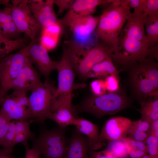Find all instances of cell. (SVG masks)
<instances>
[{"instance_id": "1", "label": "cell", "mask_w": 158, "mask_h": 158, "mask_svg": "<svg viewBox=\"0 0 158 158\" xmlns=\"http://www.w3.org/2000/svg\"><path fill=\"white\" fill-rule=\"evenodd\" d=\"M149 48L142 14L131 13L119 35L112 62L119 70L129 64L145 59L148 55Z\"/></svg>"}, {"instance_id": "2", "label": "cell", "mask_w": 158, "mask_h": 158, "mask_svg": "<svg viewBox=\"0 0 158 158\" xmlns=\"http://www.w3.org/2000/svg\"><path fill=\"white\" fill-rule=\"evenodd\" d=\"M99 17L91 15L84 17H73L61 19L62 24L69 28L70 39L65 42L69 58L75 69L88 52L96 44L92 41L95 35Z\"/></svg>"}, {"instance_id": "3", "label": "cell", "mask_w": 158, "mask_h": 158, "mask_svg": "<svg viewBox=\"0 0 158 158\" xmlns=\"http://www.w3.org/2000/svg\"><path fill=\"white\" fill-rule=\"evenodd\" d=\"M133 101L128 95L126 89L121 86L116 92H107L99 96H87L74 107L77 114L87 113L100 118L106 115H115L131 107Z\"/></svg>"}, {"instance_id": "4", "label": "cell", "mask_w": 158, "mask_h": 158, "mask_svg": "<svg viewBox=\"0 0 158 158\" xmlns=\"http://www.w3.org/2000/svg\"><path fill=\"white\" fill-rule=\"evenodd\" d=\"M131 13L122 0H113L99 17L95 30L98 40L112 48L114 52L119 35Z\"/></svg>"}, {"instance_id": "5", "label": "cell", "mask_w": 158, "mask_h": 158, "mask_svg": "<svg viewBox=\"0 0 158 158\" xmlns=\"http://www.w3.org/2000/svg\"><path fill=\"white\" fill-rule=\"evenodd\" d=\"M66 128L58 126L49 129L42 128L32 139V148L44 158H65L67 140Z\"/></svg>"}, {"instance_id": "6", "label": "cell", "mask_w": 158, "mask_h": 158, "mask_svg": "<svg viewBox=\"0 0 158 158\" xmlns=\"http://www.w3.org/2000/svg\"><path fill=\"white\" fill-rule=\"evenodd\" d=\"M119 72L126 74V84L130 97L139 104L150 96H158L145 72L143 61L131 63L123 67Z\"/></svg>"}, {"instance_id": "7", "label": "cell", "mask_w": 158, "mask_h": 158, "mask_svg": "<svg viewBox=\"0 0 158 158\" xmlns=\"http://www.w3.org/2000/svg\"><path fill=\"white\" fill-rule=\"evenodd\" d=\"M57 87L50 80L45 79L30 91L28 97L32 117L31 123H43L51 113Z\"/></svg>"}, {"instance_id": "8", "label": "cell", "mask_w": 158, "mask_h": 158, "mask_svg": "<svg viewBox=\"0 0 158 158\" xmlns=\"http://www.w3.org/2000/svg\"><path fill=\"white\" fill-rule=\"evenodd\" d=\"M56 70L58 72V87L50 113L63 106L72 105V92L75 73L65 47H63V55L59 61Z\"/></svg>"}, {"instance_id": "9", "label": "cell", "mask_w": 158, "mask_h": 158, "mask_svg": "<svg viewBox=\"0 0 158 158\" xmlns=\"http://www.w3.org/2000/svg\"><path fill=\"white\" fill-rule=\"evenodd\" d=\"M27 93L13 91L1 100L0 114L8 121L30 120L32 114Z\"/></svg>"}, {"instance_id": "10", "label": "cell", "mask_w": 158, "mask_h": 158, "mask_svg": "<svg viewBox=\"0 0 158 158\" xmlns=\"http://www.w3.org/2000/svg\"><path fill=\"white\" fill-rule=\"evenodd\" d=\"M10 7L13 20L19 31L33 40L37 37L42 29L28 7V0L11 1Z\"/></svg>"}, {"instance_id": "11", "label": "cell", "mask_w": 158, "mask_h": 158, "mask_svg": "<svg viewBox=\"0 0 158 158\" xmlns=\"http://www.w3.org/2000/svg\"><path fill=\"white\" fill-rule=\"evenodd\" d=\"M28 59L21 50L0 59V100L7 94L8 88Z\"/></svg>"}, {"instance_id": "12", "label": "cell", "mask_w": 158, "mask_h": 158, "mask_svg": "<svg viewBox=\"0 0 158 158\" xmlns=\"http://www.w3.org/2000/svg\"><path fill=\"white\" fill-rule=\"evenodd\" d=\"M21 50L45 79H49L51 72L56 70L59 61H53L50 58L47 50L41 44L40 37L32 40Z\"/></svg>"}, {"instance_id": "13", "label": "cell", "mask_w": 158, "mask_h": 158, "mask_svg": "<svg viewBox=\"0 0 158 158\" xmlns=\"http://www.w3.org/2000/svg\"><path fill=\"white\" fill-rule=\"evenodd\" d=\"M113 50L98 41L79 63L74 71L81 78L87 79L88 74L97 63L109 58H112Z\"/></svg>"}, {"instance_id": "14", "label": "cell", "mask_w": 158, "mask_h": 158, "mask_svg": "<svg viewBox=\"0 0 158 158\" xmlns=\"http://www.w3.org/2000/svg\"><path fill=\"white\" fill-rule=\"evenodd\" d=\"M54 4L53 0H28L29 8L42 29L59 21L54 11Z\"/></svg>"}, {"instance_id": "15", "label": "cell", "mask_w": 158, "mask_h": 158, "mask_svg": "<svg viewBox=\"0 0 158 158\" xmlns=\"http://www.w3.org/2000/svg\"><path fill=\"white\" fill-rule=\"evenodd\" d=\"M41 82L38 73L28 59L17 77L10 85L8 91L12 90L27 93Z\"/></svg>"}, {"instance_id": "16", "label": "cell", "mask_w": 158, "mask_h": 158, "mask_svg": "<svg viewBox=\"0 0 158 158\" xmlns=\"http://www.w3.org/2000/svg\"><path fill=\"white\" fill-rule=\"evenodd\" d=\"M131 121L125 117L115 116L107 120L99 133L100 138L104 140H122L127 137Z\"/></svg>"}, {"instance_id": "17", "label": "cell", "mask_w": 158, "mask_h": 158, "mask_svg": "<svg viewBox=\"0 0 158 158\" xmlns=\"http://www.w3.org/2000/svg\"><path fill=\"white\" fill-rule=\"evenodd\" d=\"M89 149L87 138L75 128L67 139L65 158H90Z\"/></svg>"}, {"instance_id": "18", "label": "cell", "mask_w": 158, "mask_h": 158, "mask_svg": "<svg viewBox=\"0 0 158 158\" xmlns=\"http://www.w3.org/2000/svg\"><path fill=\"white\" fill-rule=\"evenodd\" d=\"M74 126L79 132L87 138L90 149L96 151L106 145V141L99 137V128L97 125L86 119L78 117Z\"/></svg>"}, {"instance_id": "19", "label": "cell", "mask_w": 158, "mask_h": 158, "mask_svg": "<svg viewBox=\"0 0 158 158\" xmlns=\"http://www.w3.org/2000/svg\"><path fill=\"white\" fill-rule=\"evenodd\" d=\"M112 0H75L63 17H84L92 15L99 5L111 4Z\"/></svg>"}, {"instance_id": "20", "label": "cell", "mask_w": 158, "mask_h": 158, "mask_svg": "<svg viewBox=\"0 0 158 158\" xmlns=\"http://www.w3.org/2000/svg\"><path fill=\"white\" fill-rule=\"evenodd\" d=\"M78 117L74 106L72 105L60 107L50 113L48 118L55 122L59 128H65L69 125L74 126Z\"/></svg>"}, {"instance_id": "21", "label": "cell", "mask_w": 158, "mask_h": 158, "mask_svg": "<svg viewBox=\"0 0 158 158\" xmlns=\"http://www.w3.org/2000/svg\"><path fill=\"white\" fill-rule=\"evenodd\" d=\"M120 72L115 67L112 58H109L97 63L90 71L88 78H96L104 80L110 75H114L120 78Z\"/></svg>"}, {"instance_id": "22", "label": "cell", "mask_w": 158, "mask_h": 158, "mask_svg": "<svg viewBox=\"0 0 158 158\" xmlns=\"http://www.w3.org/2000/svg\"><path fill=\"white\" fill-rule=\"evenodd\" d=\"M140 109H136L141 119L150 123L158 120V96H150L140 103Z\"/></svg>"}, {"instance_id": "23", "label": "cell", "mask_w": 158, "mask_h": 158, "mask_svg": "<svg viewBox=\"0 0 158 158\" xmlns=\"http://www.w3.org/2000/svg\"><path fill=\"white\" fill-rule=\"evenodd\" d=\"M143 16L145 34L150 49L158 43V15Z\"/></svg>"}, {"instance_id": "24", "label": "cell", "mask_w": 158, "mask_h": 158, "mask_svg": "<svg viewBox=\"0 0 158 158\" xmlns=\"http://www.w3.org/2000/svg\"><path fill=\"white\" fill-rule=\"evenodd\" d=\"M106 148L117 158H126L128 155L125 144L122 140L109 141Z\"/></svg>"}, {"instance_id": "25", "label": "cell", "mask_w": 158, "mask_h": 158, "mask_svg": "<svg viewBox=\"0 0 158 158\" xmlns=\"http://www.w3.org/2000/svg\"><path fill=\"white\" fill-rule=\"evenodd\" d=\"M0 31L2 35L8 39L17 40L20 39L22 33L18 30L13 20L0 24Z\"/></svg>"}, {"instance_id": "26", "label": "cell", "mask_w": 158, "mask_h": 158, "mask_svg": "<svg viewBox=\"0 0 158 158\" xmlns=\"http://www.w3.org/2000/svg\"><path fill=\"white\" fill-rule=\"evenodd\" d=\"M123 4L127 6L130 9H134L133 13L137 14H142L145 8L147 0H123Z\"/></svg>"}, {"instance_id": "27", "label": "cell", "mask_w": 158, "mask_h": 158, "mask_svg": "<svg viewBox=\"0 0 158 158\" xmlns=\"http://www.w3.org/2000/svg\"><path fill=\"white\" fill-rule=\"evenodd\" d=\"M120 78L114 75H110L104 80L107 92H113L118 90L121 87Z\"/></svg>"}, {"instance_id": "28", "label": "cell", "mask_w": 158, "mask_h": 158, "mask_svg": "<svg viewBox=\"0 0 158 158\" xmlns=\"http://www.w3.org/2000/svg\"><path fill=\"white\" fill-rule=\"evenodd\" d=\"M92 95L99 96L105 94L107 92L104 80L97 79L92 81L90 85Z\"/></svg>"}, {"instance_id": "29", "label": "cell", "mask_w": 158, "mask_h": 158, "mask_svg": "<svg viewBox=\"0 0 158 158\" xmlns=\"http://www.w3.org/2000/svg\"><path fill=\"white\" fill-rule=\"evenodd\" d=\"M148 154L158 157V138L152 135H149L146 140Z\"/></svg>"}, {"instance_id": "30", "label": "cell", "mask_w": 158, "mask_h": 158, "mask_svg": "<svg viewBox=\"0 0 158 158\" xmlns=\"http://www.w3.org/2000/svg\"><path fill=\"white\" fill-rule=\"evenodd\" d=\"M16 133L8 131L2 142L1 146L2 150L11 153L13 150V142Z\"/></svg>"}, {"instance_id": "31", "label": "cell", "mask_w": 158, "mask_h": 158, "mask_svg": "<svg viewBox=\"0 0 158 158\" xmlns=\"http://www.w3.org/2000/svg\"><path fill=\"white\" fill-rule=\"evenodd\" d=\"M142 14L144 16L158 15V0H147Z\"/></svg>"}, {"instance_id": "32", "label": "cell", "mask_w": 158, "mask_h": 158, "mask_svg": "<svg viewBox=\"0 0 158 158\" xmlns=\"http://www.w3.org/2000/svg\"><path fill=\"white\" fill-rule=\"evenodd\" d=\"M127 136L145 143L148 135L147 133L139 131L131 126L130 125L128 131Z\"/></svg>"}, {"instance_id": "33", "label": "cell", "mask_w": 158, "mask_h": 158, "mask_svg": "<svg viewBox=\"0 0 158 158\" xmlns=\"http://www.w3.org/2000/svg\"><path fill=\"white\" fill-rule=\"evenodd\" d=\"M35 137V133L33 132L30 133H16L13 142L14 147L18 144L21 143L23 145L28 143L29 139H32Z\"/></svg>"}, {"instance_id": "34", "label": "cell", "mask_w": 158, "mask_h": 158, "mask_svg": "<svg viewBox=\"0 0 158 158\" xmlns=\"http://www.w3.org/2000/svg\"><path fill=\"white\" fill-rule=\"evenodd\" d=\"M89 153L90 158H117L107 148L99 151L89 149Z\"/></svg>"}, {"instance_id": "35", "label": "cell", "mask_w": 158, "mask_h": 158, "mask_svg": "<svg viewBox=\"0 0 158 158\" xmlns=\"http://www.w3.org/2000/svg\"><path fill=\"white\" fill-rule=\"evenodd\" d=\"M30 121H15L16 133H32L30 129Z\"/></svg>"}, {"instance_id": "36", "label": "cell", "mask_w": 158, "mask_h": 158, "mask_svg": "<svg viewBox=\"0 0 158 158\" xmlns=\"http://www.w3.org/2000/svg\"><path fill=\"white\" fill-rule=\"evenodd\" d=\"M74 0H53L54 4L58 8V14H61L65 10L70 8L74 2Z\"/></svg>"}, {"instance_id": "37", "label": "cell", "mask_w": 158, "mask_h": 158, "mask_svg": "<svg viewBox=\"0 0 158 158\" xmlns=\"http://www.w3.org/2000/svg\"><path fill=\"white\" fill-rule=\"evenodd\" d=\"M130 126L139 131L147 133L149 128L150 123L141 118L138 120L131 121Z\"/></svg>"}, {"instance_id": "38", "label": "cell", "mask_w": 158, "mask_h": 158, "mask_svg": "<svg viewBox=\"0 0 158 158\" xmlns=\"http://www.w3.org/2000/svg\"><path fill=\"white\" fill-rule=\"evenodd\" d=\"M9 4L4 8L0 9V24L13 20L11 9Z\"/></svg>"}, {"instance_id": "39", "label": "cell", "mask_w": 158, "mask_h": 158, "mask_svg": "<svg viewBox=\"0 0 158 158\" xmlns=\"http://www.w3.org/2000/svg\"><path fill=\"white\" fill-rule=\"evenodd\" d=\"M9 122L0 114V147L4 138L8 131Z\"/></svg>"}, {"instance_id": "40", "label": "cell", "mask_w": 158, "mask_h": 158, "mask_svg": "<svg viewBox=\"0 0 158 158\" xmlns=\"http://www.w3.org/2000/svg\"><path fill=\"white\" fill-rule=\"evenodd\" d=\"M23 145L25 150V158H40V154L32 148H30L28 143Z\"/></svg>"}, {"instance_id": "41", "label": "cell", "mask_w": 158, "mask_h": 158, "mask_svg": "<svg viewBox=\"0 0 158 158\" xmlns=\"http://www.w3.org/2000/svg\"><path fill=\"white\" fill-rule=\"evenodd\" d=\"M147 133L148 136L152 135L158 138V120L150 123L149 128Z\"/></svg>"}, {"instance_id": "42", "label": "cell", "mask_w": 158, "mask_h": 158, "mask_svg": "<svg viewBox=\"0 0 158 158\" xmlns=\"http://www.w3.org/2000/svg\"><path fill=\"white\" fill-rule=\"evenodd\" d=\"M147 58L153 59L154 60H158V43L155 44L149 49Z\"/></svg>"}, {"instance_id": "43", "label": "cell", "mask_w": 158, "mask_h": 158, "mask_svg": "<svg viewBox=\"0 0 158 158\" xmlns=\"http://www.w3.org/2000/svg\"><path fill=\"white\" fill-rule=\"evenodd\" d=\"M146 152L137 149H133L128 153L130 158H138L147 154Z\"/></svg>"}, {"instance_id": "44", "label": "cell", "mask_w": 158, "mask_h": 158, "mask_svg": "<svg viewBox=\"0 0 158 158\" xmlns=\"http://www.w3.org/2000/svg\"><path fill=\"white\" fill-rule=\"evenodd\" d=\"M8 42L7 40L0 35V59L6 55V49L4 48L1 47V46L2 44H6Z\"/></svg>"}, {"instance_id": "45", "label": "cell", "mask_w": 158, "mask_h": 158, "mask_svg": "<svg viewBox=\"0 0 158 158\" xmlns=\"http://www.w3.org/2000/svg\"><path fill=\"white\" fill-rule=\"evenodd\" d=\"M0 158H16L11 153L6 152L0 150Z\"/></svg>"}, {"instance_id": "46", "label": "cell", "mask_w": 158, "mask_h": 158, "mask_svg": "<svg viewBox=\"0 0 158 158\" xmlns=\"http://www.w3.org/2000/svg\"><path fill=\"white\" fill-rule=\"evenodd\" d=\"M8 131L16 133L15 121L13 120L9 122Z\"/></svg>"}, {"instance_id": "47", "label": "cell", "mask_w": 158, "mask_h": 158, "mask_svg": "<svg viewBox=\"0 0 158 158\" xmlns=\"http://www.w3.org/2000/svg\"><path fill=\"white\" fill-rule=\"evenodd\" d=\"M9 1L8 0H0V4H3L6 5V6H7L9 4Z\"/></svg>"}, {"instance_id": "48", "label": "cell", "mask_w": 158, "mask_h": 158, "mask_svg": "<svg viewBox=\"0 0 158 158\" xmlns=\"http://www.w3.org/2000/svg\"><path fill=\"white\" fill-rule=\"evenodd\" d=\"M140 158H158V157H153L147 154L140 157Z\"/></svg>"}, {"instance_id": "49", "label": "cell", "mask_w": 158, "mask_h": 158, "mask_svg": "<svg viewBox=\"0 0 158 158\" xmlns=\"http://www.w3.org/2000/svg\"><path fill=\"white\" fill-rule=\"evenodd\" d=\"M0 106H1V101L0 100Z\"/></svg>"}, {"instance_id": "50", "label": "cell", "mask_w": 158, "mask_h": 158, "mask_svg": "<svg viewBox=\"0 0 158 158\" xmlns=\"http://www.w3.org/2000/svg\"></svg>"}]
</instances>
